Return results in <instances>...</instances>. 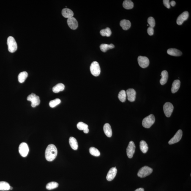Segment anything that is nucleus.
<instances>
[{"label": "nucleus", "mask_w": 191, "mask_h": 191, "mask_svg": "<svg viewBox=\"0 0 191 191\" xmlns=\"http://www.w3.org/2000/svg\"><path fill=\"white\" fill-rule=\"evenodd\" d=\"M61 102L60 99H56L54 100L50 101L49 102V105L51 108H54L60 103Z\"/></svg>", "instance_id": "33"}, {"label": "nucleus", "mask_w": 191, "mask_h": 191, "mask_svg": "<svg viewBox=\"0 0 191 191\" xmlns=\"http://www.w3.org/2000/svg\"><path fill=\"white\" fill-rule=\"evenodd\" d=\"M83 131L85 133H88L89 132V129L88 128L86 129V130H84Z\"/></svg>", "instance_id": "40"}, {"label": "nucleus", "mask_w": 191, "mask_h": 191, "mask_svg": "<svg viewBox=\"0 0 191 191\" xmlns=\"http://www.w3.org/2000/svg\"><path fill=\"white\" fill-rule=\"evenodd\" d=\"M135 191H144V190L143 188H139L136 189Z\"/></svg>", "instance_id": "39"}, {"label": "nucleus", "mask_w": 191, "mask_h": 191, "mask_svg": "<svg viewBox=\"0 0 191 191\" xmlns=\"http://www.w3.org/2000/svg\"><path fill=\"white\" fill-rule=\"evenodd\" d=\"M123 7L126 9H131L133 8V3L130 0H125L123 3Z\"/></svg>", "instance_id": "27"}, {"label": "nucleus", "mask_w": 191, "mask_h": 191, "mask_svg": "<svg viewBox=\"0 0 191 191\" xmlns=\"http://www.w3.org/2000/svg\"><path fill=\"white\" fill-rule=\"evenodd\" d=\"M183 135V132L181 130L178 131L177 133L175 134L174 136L172 138L170 141L168 142L169 144H174L179 142L181 139Z\"/></svg>", "instance_id": "11"}, {"label": "nucleus", "mask_w": 191, "mask_h": 191, "mask_svg": "<svg viewBox=\"0 0 191 191\" xmlns=\"http://www.w3.org/2000/svg\"><path fill=\"white\" fill-rule=\"evenodd\" d=\"M147 32L148 34L150 36H152L154 34V30L153 28L150 27H149L147 29Z\"/></svg>", "instance_id": "37"}, {"label": "nucleus", "mask_w": 191, "mask_h": 191, "mask_svg": "<svg viewBox=\"0 0 191 191\" xmlns=\"http://www.w3.org/2000/svg\"><path fill=\"white\" fill-rule=\"evenodd\" d=\"M189 15V12L187 11H185L183 12L177 18V25H182L184 21L188 19Z\"/></svg>", "instance_id": "13"}, {"label": "nucleus", "mask_w": 191, "mask_h": 191, "mask_svg": "<svg viewBox=\"0 0 191 191\" xmlns=\"http://www.w3.org/2000/svg\"><path fill=\"white\" fill-rule=\"evenodd\" d=\"M90 70L93 75L98 76L101 73V68L99 63L96 61L93 62L90 67Z\"/></svg>", "instance_id": "5"}, {"label": "nucleus", "mask_w": 191, "mask_h": 191, "mask_svg": "<svg viewBox=\"0 0 191 191\" xmlns=\"http://www.w3.org/2000/svg\"><path fill=\"white\" fill-rule=\"evenodd\" d=\"M140 150L143 153H146L148 150L147 144L144 140H141L140 142Z\"/></svg>", "instance_id": "28"}, {"label": "nucleus", "mask_w": 191, "mask_h": 191, "mask_svg": "<svg viewBox=\"0 0 191 191\" xmlns=\"http://www.w3.org/2000/svg\"><path fill=\"white\" fill-rule=\"evenodd\" d=\"M69 143L71 147L74 150H77L78 148V144L77 140L74 137H71L69 139Z\"/></svg>", "instance_id": "22"}, {"label": "nucleus", "mask_w": 191, "mask_h": 191, "mask_svg": "<svg viewBox=\"0 0 191 191\" xmlns=\"http://www.w3.org/2000/svg\"><path fill=\"white\" fill-rule=\"evenodd\" d=\"M163 109L166 116L168 118L171 116L174 109L173 104L170 102L166 103L164 105Z\"/></svg>", "instance_id": "7"}, {"label": "nucleus", "mask_w": 191, "mask_h": 191, "mask_svg": "<svg viewBox=\"0 0 191 191\" xmlns=\"http://www.w3.org/2000/svg\"><path fill=\"white\" fill-rule=\"evenodd\" d=\"M126 94L127 96L128 100L129 101L133 102L135 100L136 92L135 90L133 89H128L126 91Z\"/></svg>", "instance_id": "12"}, {"label": "nucleus", "mask_w": 191, "mask_h": 191, "mask_svg": "<svg viewBox=\"0 0 191 191\" xmlns=\"http://www.w3.org/2000/svg\"><path fill=\"white\" fill-rule=\"evenodd\" d=\"M77 127L79 130H84L88 128V126L87 124H85L82 122H79L77 125Z\"/></svg>", "instance_id": "34"}, {"label": "nucleus", "mask_w": 191, "mask_h": 191, "mask_svg": "<svg viewBox=\"0 0 191 191\" xmlns=\"http://www.w3.org/2000/svg\"><path fill=\"white\" fill-rule=\"evenodd\" d=\"M148 23L150 27L153 28L155 25V22L153 17H150L148 18Z\"/></svg>", "instance_id": "35"}, {"label": "nucleus", "mask_w": 191, "mask_h": 191, "mask_svg": "<svg viewBox=\"0 0 191 191\" xmlns=\"http://www.w3.org/2000/svg\"><path fill=\"white\" fill-rule=\"evenodd\" d=\"M27 99L28 101H30L31 103V107L34 108L40 104V98L39 96L36 95V94H34V93L29 94L28 96Z\"/></svg>", "instance_id": "6"}, {"label": "nucleus", "mask_w": 191, "mask_h": 191, "mask_svg": "<svg viewBox=\"0 0 191 191\" xmlns=\"http://www.w3.org/2000/svg\"><path fill=\"white\" fill-rule=\"evenodd\" d=\"M181 86V81L179 80H175L173 81L171 88V92L173 94L176 92L179 89Z\"/></svg>", "instance_id": "17"}, {"label": "nucleus", "mask_w": 191, "mask_h": 191, "mask_svg": "<svg viewBox=\"0 0 191 191\" xmlns=\"http://www.w3.org/2000/svg\"><path fill=\"white\" fill-rule=\"evenodd\" d=\"M101 35L103 37H109L112 34V31L110 28L107 27L101 30L100 31Z\"/></svg>", "instance_id": "29"}, {"label": "nucleus", "mask_w": 191, "mask_h": 191, "mask_svg": "<svg viewBox=\"0 0 191 191\" xmlns=\"http://www.w3.org/2000/svg\"><path fill=\"white\" fill-rule=\"evenodd\" d=\"M58 183L55 181H52V182L48 183L46 186V188L48 190H52L58 188Z\"/></svg>", "instance_id": "31"}, {"label": "nucleus", "mask_w": 191, "mask_h": 191, "mask_svg": "<svg viewBox=\"0 0 191 191\" xmlns=\"http://www.w3.org/2000/svg\"><path fill=\"white\" fill-rule=\"evenodd\" d=\"M65 88V86L62 83H59L57 84L53 88V92L57 93L64 90Z\"/></svg>", "instance_id": "23"}, {"label": "nucleus", "mask_w": 191, "mask_h": 191, "mask_svg": "<svg viewBox=\"0 0 191 191\" xmlns=\"http://www.w3.org/2000/svg\"><path fill=\"white\" fill-rule=\"evenodd\" d=\"M126 91L124 90H122L119 92L118 97L121 102H124L126 100Z\"/></svg>", "instance_id": "30"}, {"label": "nucleus", "mask_w": 191, "mask_h": 191, "mask_svg": "<svg viewBox=\"0 0 191 191\" xmlns=\"http://www.w3.org/2000/svg\"><path fill=\"white\" fill-rule=\"evenodd\" d=\"M10 186L8 183L6 181H0V190L7 191L10 190Z\"/></svg>", "instance_id": "26"}, {"label": "nucleus", "mask_w": 191, "mask_h": 191, "mask_svg": "<svg viewBox=\"0 0 191 191\" xmlns=\"http://www.w3.org/2000/svg\"><path fill=\"white\" fill-rule=\"evenodd\" d=\"M120 26L124 30H127L131 26V23L130 21L123 20L121 21L120 23Z\"/></svg>", "instance_id": "20"}, {"label": "nucleus", "mask_w": 191, "mask_h": 191, "mask_svg": "<svg viewBox=\"0 0 191 191\" xmlns=\"http://www.w3.org/2000/svg\"><path fill=\"white\" fill-rule=\"evenodd\" d=\"M163 3L164 5L167 8L170 9V1L169 0H164Z\"/></svg>", "instance_id": "36"}, {"label": "nucleus", "mask_w": 191, "mask_h": 191, "mask_svg": "<svg viewBox=\"0 0 191 191\" xmlns=\"http://www.w3.org/2000/svg\"><path fill=\"white\" fill-rule=\"evenodd\" d=\"M28 75V73L26 72H21L18 77V81L21 83H23L27 78Z\"/></svg>", "instance_id": "25"}, {"label": "nucleus", "mask_w": 191, "mask_h": 191, "mask_svg": "<svg viewBox=\"0 0 191 191\" xmlns=\"http://www.w3.org/2000/svg\"><path fill=\"white\" fill-rule=\"evenodd\" d=\"M136 146L133 141H131L129 142L128 146L126 149V153L127 157L129 158H132L135 153Z\"/></svg>", "instance_id": "9"}, {"label": "nucleus", "mask_w": 191, "mask_h": 191, "mask_svg": "<svg viewBox=\"0 0 191 191\" xmlns=\"http://www.w3.org/2000/svg\"><path fill=\"white\" fill-rule=\"evenodd\" d=\"M155 117L154 115L151 114L143 119L142 125L146 128H149L155 122Z\"/></svg>", "instance_id": "3"}, {"label": "nucleus", "mask_w": 191, "mask_h": 191, "mask_svg": "<svg viewBox=\"0 0 191 191\" xmlns=\"http://www.w3.org/2000/svg\"><path fill=\"white\" fill-rule=\"evenodd\" d=\"M58 154L56 147L53 144H50L47 147L45 152L46 159L49 162H52L56 158Z\"/></svg>", "instance_id": "1"}, {"label": "nucleus", "mask_w": 191, "mask_h": 191, "mask_svg": "<svg viewBox=\"0 0 191 191\" xmlns=\"http://www.w3.org/2000/svg\"><path fill=\"white\" fill-rule=\"evenodd\" d=\"M162 78L160 80V83L162 85H164L167 82L168 80V72L164 70L161 73Z\"/></svg>", "instance_id": "21"}, {"label": "nucleus", "mask_w": 191, "mask_h": 191, "mask_svg": "<svg viewBox=\"0 0 191 191\" xmlns=\"http://www.w3.org/2000/svg\"><path fill=\"white\" fill-rule=\"evenodd\" d=\"M138 62L139 65L142 68H146L149 65V60L146 57L139 56L138 58Z\"/></svg>", "instance_id": "10"}, {"label": "nucleus", "mask_w": 191, "mask_h": 191, "mask_svg": "<svg viewBox=\"0 0 191 191\" xmlns=\"http://www.w3.org/2000/svg\"><path fill=\"white\" fill-rule=\"evenodd\" d=\"M8 49L11 53H14L16 51L17 45L15 39L12 36H10L7 39Z\"/></svg>", "instance_id": "2"}, {"label": "nucleus", "mask_w": 191, "mask_h": 191, "mask_svg": "<svg viewBox=\"0 0 191 191\" xmlns=\"http://www.w3.org/2000/svg\"><path fill=\"white\" fill-rule=\"evenodd\" d=\"M18 150L21 155L23 157H26L29 151L27 144L25 142L20 144Z\"/></svg>", "instance_id": "8"}, {"label": "nucleus", "mask_w": 191, "mask_h": 191, "mask_svg": "<svg viewBox=\"0 0 191 191\" xmlns=\"http://www.w3.org/2000/svg\"><path fill=\"white\" fill-rule=\"evenodd\" d=\"M103 131L105 135L108 137H111L112 135V131L111 126L108 123H106L103 126Z\"/></svg>", "instance_id": "16"}, {"label": "nucleus", "mask_w": 191, "mask_h": 191, "mask_svg": "<svg viewBox=\"0 0 191 191\" xmlns=\"http://www.w3.org/2000/svg\"><path fill=\"white\" fill-rule=\"evenodd\" d=\"M89 151L91 155L95 157H99L100 155V153L99 150L94 147H91L90 148Z\"/></svg>", "instance_id": "32"}, {"label": "nucleus", "mask_w": 191, "mask_h": 191, "mask_svg": "<svg viewBox=\"0 0 191 191\" xmlns=\"http://www.w3.org/2000/svg\"><path fill=\"white\" fill-rule=\"evenodd\" d=\"M117 170L116 167H112L110 169L107 175L106 178L109 181H112L116 176Z\"/></svg>", "instance_id": "15"}, {"label": "nucleus", "mask_w": 191, "mask_h": 191, "mask_svg": "<svg viewBox=\"0 0 191 191\" xmlns=\"http://www.w3.org/2000/svg\"><path fill=\"white\" fill-rule=\"evenodd\" d=\"M62 14L63 16L68 18L73 17V12L71 9L68 8H64L62 11Z\"/></svg>", "instance_id": "19"}, {"label": "nucleus", "mask_w": 191, "mask_h": 191, "mask_svg": "<svg viewBox=\"0 0 191 191\" xmlns=\"http://www.w3.org/2000/svg\"><path fill=\"white\" fill-rule=\"evenodd\" d=\"M176 3L175 1H172L171 2H170V5H171L172 7H174L176 5Z\"/></svg>", "instance_id": "38"}, {"label": "nucleus", "mask_w": 191, "mask_h": 191, "mask_svg": "<svg viewBox=\"0 0 191 191\" xmlns=\"http://www.w3.org/2000/svg\"><path fill=\"white\" fill-rule=\"evenodd\" d=\"M153 171L152 168L147 166H144L140 169L137 175L139 177L143 178L149 176L152 173Z\"/></svg>", "instance_id": "4"}, {"label": "nucleus", "mask_w": 191, "mask_h": 191, "mask_svg": "<svg viewBox=\"0 0 191 191\" xmlns=\"http://www.w3.org/2000/svg\"><path fill=\"white\" fill-rule=\"evenodd\" d=\"M167 53L168 55L172 56H179L182 55V53L177 49L171 48L168 49L167 51Z\"/></svg>", "instance_id": "18"}, {"label": "nucleus", "mask_w": 191, "mask_h": 191, "mask_svg": "<svg viewBox=\"0 0 191 191\" xmlns=\"http://www.w3.org/2000/svg\"><path fill=\"white\" fill-rule=\"evenodd\" d=\"M67 23L69 27L72 29H76L78 27V21L73 17L68 18Z\"/></svg>", "instance_id": "14"}, {"label": "nucleus", "mask_w": 191, "mask_h": 191, "mask_svg": "<svg viewBox=\"0 0 191 191\" xmlns=\"http://www.w3.org/2000/svg\"><path fill=\"white\" fill-rule=\"evenodd\" d=\"M115 47L114 45L112 44H102L100 46V48L101 51L105 53L107 50L110 49H112L114 48Z\"/></svg>", "instance_id": "24"}]
</instances>
